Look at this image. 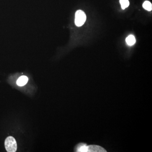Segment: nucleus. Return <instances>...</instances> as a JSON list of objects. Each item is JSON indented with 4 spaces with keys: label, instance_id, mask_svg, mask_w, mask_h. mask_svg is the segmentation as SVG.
Returning <instances> with one entry per match:
<instances>
[{
    "label": "nucleus",
    "instance_id": "7",
    "mask_svg": "<svg viewBox=\"0 0 152 152\" xmlns=\"http://www.w3.org/2000/svg\"><path fill=\"white\" fill-rule=\"evenodd\" d=\"M143 7L146 10L151 11L152 9V4L149 1H146L143 4Z\"/></svg>",
    "mask_w": 152,
    "mask_h": 152
},
{
    "label": "nucleus",
    "instance_id": "8",
    "mask_svg": "<svg viewBox=\"0 0 152 152\" xmlns=\"http://www.w3.org/2000/svg\"><path fill=\"white\" fill-rule=\"evenodd\" d=\"M120 3L121 4L122 9H125L129 5V2L128 0H120Z\"/></svg>",
    "mask_w": 152,
    "mask_h": 152
},
{
    "label": "nucleus",
    "instance_id": "5",
    "mask_svg": "<svg viewBox=\"0 0 152 152\" xmlns=\"http://www.w3.org/2000/svg\"><path fill=\"white\" fill-rule=\"evenodd\" d=\"M28 79L27 76H22L19 77L17 79V84L19 86H23L26 84L28 82Z\"/></svg>",
    "mask_w": 152,
    "mask_h": 152
},
{
    "label": "nucleus",
    "instance_id": "1",
    "mask_svg": "<svg viewBox=\"0 0 152 152\" xmlns=\"http://www.w3.org/2000/svg\"><path fill=\"white\" fill-rule=\"evenodd\" d=\"M5 147L8 152H15L17 150V143L15 139L12 136L7 137L5 141Z\"/></svg>",
    "mask_w": 152,
    "mask_h": 152
},
{
    "label": "nucleus",
    "instance_id": "6",
    "mask_svg": "<svg viewBox=\"0 0 152 152\" xmlns=\"http://www.w3.org/2000/svg\"><path fill=\"white\" fill-rule=\"evenodd\" d=\"M126 42L128 45L132 46L136 43L135 37L133 35H131L128 36L126 39Z\"/></svg>",
    "mask_w": 152,
    "mask_h": 152
},
{
    "label": "nucleus",
    "instance_id": "2",
    "mask_svg": "<svg viewBox=\"0 0 152 152\" xmlns=\"http://www.w3.org/2000/svg\"><path fill=\"white\" fill-rule=\"evenodd\" d=\"M86 20V16L83 11L79 10L75 13V23L78 27L82 26Z\"/></svg>",
    "mask_w": 152,
    "mask_h": 152
},
{
    "label": "nucleus",
    "instance_id": "3",
    "mask_svg": "<svg viewBox=\"0 0 152 152\" xmlns=\"http://www.w3.org/2000/svg\"><path fill=\"white\" fill-rule=\"evenodd\" d=\"M88 152H106L105 150L103 147L98 145H91L88 146Z\"/></svg>",
    "mask_w": 152,
    "mask_h": 152
},
{
    "label": "nucleus",
    "instance_id": "4",
    "mask_svg": "<svg viewBox=\"0 0 152 152\" xmlns=\"http://www.w3.org/2000/svg\"><path fill=\"white\" fill-rule=\"evenodd\" d=\"M88 145L86 143H80L76 145L75 148L76 152H88Z\"/></svg>",
    "mask_w": 152,
    "mask_h": 152
}]
</instances>
